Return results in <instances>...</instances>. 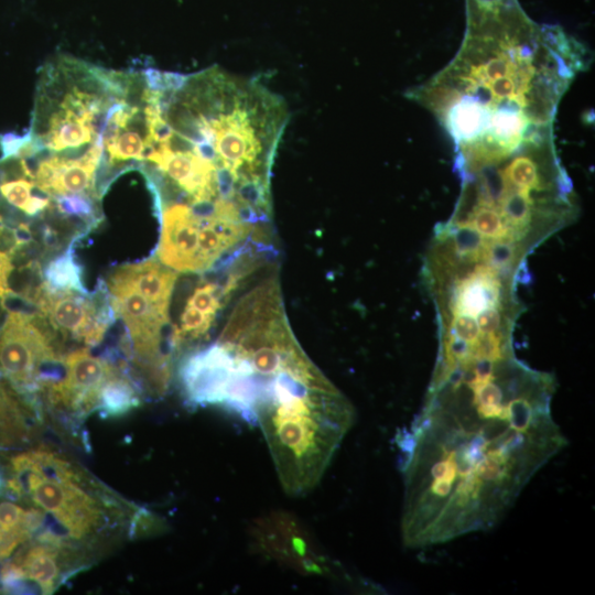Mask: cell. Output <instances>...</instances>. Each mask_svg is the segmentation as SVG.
I'll use <instances>...</instances> for the list:
<instances>
[{
    "mask_svg": "<svg viewBox=\"0 0 595 595\" xmlns=\"http://www.w3.org/2000/svg\"><path fill=\"white\" fill-rule=\"evenodd\" d=\"M553 380L511 354L488 377L468 354L440 358L424 407L398 440L408 548L493 528L565 445L551 414Z\"/></svg>",
    "mask_w": 595,
    "mask_h": 595,
    "instance_id": "6da1fadb",
    "label": "cell"
},
{
    "mask_svg": "<svg viewBox=\"0 0 595 595\" xmlns=\"http://www.w3.org/2000/svg\"><path fill=\"white\" fill-rule=\"evenodd\" d=\"M354 411L334 388L283 372L256 411L280 483L299 496L316 486L350 429Z\"/></svg>",
    "mask_w": 595,
    "mask_h": 595,
    "instance_id": "7a4b0ae2",
    "label": "cell"
},
{
    "mask_svg": "<svg viewBox=\"0 0 595 595\" xmlns=\"http://www.w3.org/2000/svg\"><path fill=\"white\" fill-rule=\"evenodd\" d=\"M10 468L33 505L66 531L68 538H91L104 524L102 501L93 494L84 470L50 448L13 455ZM22 496V497H23Z\"/></svg>",
    "mask_w": 595,
    "mask_h": 595,
    "instance_id": "3957f363",
    "label": "cell"
},
{
    "mask_svg": "<svg viewBox=\"0 0 595 595\" xmlns=\"http://www.w3.org/2000/svg\"><path fill=\"white\" fill-rule=\"evenodd\" d=\"M54 335L37 312L9 311L0 329V372L19 396L39 392L47 367L62 364Z\"/></svg>",
    "mask_w": 595,
    "mask_h": 595,
    "instance_id": "277c9868",
    "label": "cell"
},
{
    "mask_svg": "<svg viewBox=\"0 0 595 595\" xmlns=\"http://www.w3.org/2000/svg\"><path fill=\"white\" fill-rule=\"evenodd\" d=\"M32 305L54 333L89 347L102 340L117 318L104 280L88 294L52 290L44 282Z\"/></svg>",
    "mask_w": 595,
    "mask_h": 595,
    "instance_id": "5b68a950",
    "label": "cell"
},
{
    "mask_svg": "<svg viewBox=\"0 0 595 595\" xmlns=\"http://www.w3.org/2000/svg\"><path fill=\"white\" fill-rule=\"evenodd\" d=\"M253 547L286 566L306 575L333 572L328 560L302 524L288 512H270L251 528Z\"/></svg>",
    "mask_w": 595,
    "mask_h": 595,
    "instance_id": "8992f818",
    "label": "cell"
},
{
    "mask_svg": "<svg viewBox=\"0 0 595 595\" xmlns=\"http://www.w3.org/2000/svg\"><path fill=\"white\" fill-rule=\"evenodd\" d=\"M62 366L64 377L43 382L39 392L57 410L78 415L97 410L100 389L118 366L91 355L88 348L66 354Z\"/></svg>",
    "mask_w": 595,
    "mask_h": 595,
    "instance_id": "52a82bcc",
    "label": "cell"
},
{
    "mask_svg": "<svg viewBox=\"0 0 595 595\" xmlns=\"http://www.w3.org/2000/svg\"><path fill=\"white\" fill-rule=\"evenodd\" d=\"M155 208L161 223L159 260L176 272H203L198 249L199 217L183 202H163Z\"/></svg>",
    "mask_w": 595,
    "mask_h": 595,
    "instance_id": "ba28073f",
    "label": "cell"
},
{
    "mask_svg": "<svg viewBox=\"0 0 595 595\" xmlns=\"http://www.w3.org/2000/svg\"><path fill=\"white\" fill-rule=\"evenodd\" d=\"M73 554L63 538L45 531L21 548L12 561L21 566L25 581L35 583L42 594H51L62 582L64 566Z\"/></svg>",
    "mask_w": 595,
    "mask_h": 595,
    "instance_id": "9c48e42d",
    "label": "cell"
},
{
    "mask_svg": "<svg viewBox=\"0 0 595 595\" xmlns=\"http://www.w3.org/2000/svg\"><path fill=\"white\" fill-rule=\"evenodd\" d=\"M151 301L159 310L169 314V306L178 272L156 259L123 264L113 271Z\"/></svg>",
    "mask_w": 595,
    "mask_h": 595,
    "instance_id": "30bf717a",
    "label": "cell"
},
{
    "mask_svg": "<svg viewBox=\"0 0 595 595\" xmlns=\"http://www.w3.org/2000/svg\"><path fill=\"white\" fill-rule=\"evenodd\" d=\"M139 392L136 381L118 366L100 389L98 410L107 415L125 414L140 403Z\"/></svg>",
    "mask_w": 595,
    "mask_h": 595,
    "instance_id": "8fae6325",
    "label": "cell"
},
{
    "mask_svg": "<svg viewBox=\"0 0 595 595\" xmlns=\"http://www.w3.org/2000/svg\"><path fill=\"white\" fill-rule=\"evenodd\" d=\"M78 238H73L68 248L46 264L43 272L44 282L52 290L88 294L83 281V268L76 260L74 251Z\"/></svg>",
    "mask_w": 595,
    "mask_h": 595,
    "instance_id": "7c38bea8",
    "label": "cell"
},
{
    "mask_svg": "<svg viewBox=\"0 0 595 595\" xmlns=\"http://www.w3.org/2000/svg\"><path fill=\"white\" fill-rule=\"evenodd\" d=\"M29 431L23 404L0 380V445L22 442Z\"/></svg>",
    "mask_w": 595,
    "mask_h": 595,
    "instance_id": "4fadbf2b",
    "label": "cell"
},
{
    "mask_svg": "<svg viewBox=\"0 0 595 595\" xmlns=\"http://www.w3.org/2000/svg\"><path fill=\"white\" fill-rule=\"evenodd\" d=\"M0 194L10 205L31 217L43 215L51 207L50 198L37 193L34 183L25 176L2 180Z\"/></svg>",
    "mask_w": 595,
    "mask_h": 595,
    "instance_id": "5bb4252c",
    "label": "cell"
},
{
    "mask_svg": "<svg viewBox=\"0 0 595 595\" xmlns=\"http://www.w3.org/2000/svg\"><path fill=\"white\" fill-rule=\"evenodd\" d=\"M454 224H466L476 229L483 237L494 240L512 239V231L504 223L500 214L490 207L478 206L455 219Z\"/></svg>",
    "mask_w": 595,
    "mask_h": 595,
    "instance_id": "9a60e30c",
    "label": "cell"
},
{
    "mask_svg": "<svg viewBox=\"0 0 595 595\" xmlns=\"http://www.w3.org/2000/svg\"><path fill=\"white\" fill-rule=\"evenodd\" d=\"M447 235H451L453 249L458 256L470 261L482 259L486 241L476 229L466 224H453L441 229L440 236Z\"/></svg>",
    "mask_w": 595,
    "mask_h": 595,
    "instance_id": "2e32d148",
    "label": "cell"
},
{
    "mask_svg": "<svg viewBox=\"0 0 595 595\" xmlns=\"http://www.w3.org/2000/svg\"><path fill=\"white\" fill-rule=\"evenodd\" d=\"M226 299L223 285L213 281H202L193 290L186 304L215 318Z\"/></svg>",
    "mask_w": 595,
    "mask_h": 595,
    "instance_id": "e0dca14e",
    "label": "cell"
},
{
    "mask_svg": "<svg viewBox=\"0 0 595 595\" xmlns=\"http://www.w3.org/2000/svg\"><path fill=\"white\" fill-rule=\"evenodd\" d=\"M32 240L31 228L28 224L20 223L18 226H12L0 216V251L7 253L11 258Z\"/></svg>",
    "mask_w": 595,
    "mask_h": 595,
    "instance_id": "ac0fdd59",
    "label": "cell"
},
{
    "mask_svg": "<svg viewBox=\"0 0 595 595\" xmlns=\"http://www.w3.org/2000/svg\"><path fill=\"white\" fill-rule=\"evenodd\" d=\"M517 259V249L510 239H498L485 245L482 260L497 271L510 268Z\"/></svg>",
    "mask_w": 595,
    "mask_h": 595,
    "instance_id": "d6986e66",
    "label": "cell"
},
{
    "mask_svg": "<svg viewBox=\"0 0 595 595\" xmlns=\"http://www.w3.org/2000/svg\"><path fill=\"white\" fill-rule=\"evenodd\" d=\"M451 333L472 344L476 342L482 332L474 316L455 313L451 324Z\"/></svg>",
    "mask_w": 595,
    "mask_h": 595,
    "instance_id": "ffe728a7",
    "label": "cell"
},
{
    "mask_svg": "<svg viewBox=\"0 0 595 595\" xmlns=\"http://www.w3.org/2000/svg\"><path fill=\"white\" fill-rule=\"evenodd\" d=\"M24 508L21 506L3 500L0 502V526L1 528L7 531L12 528H15L20 524L25 523L24 521V515H25ZM26 526V524H25ZM28 527V526H26Z\"/></svg>",
    "mask_w": 595,
    "mask_h": 595,
    "instance_id": "44dd1931",
    "label": "cell"
},
{
    "mask_svg": "<svg viewBox=\"0 0 595 595\" xmlns=\"http://www.w3.org/2000/svg\"><path fill=\"white\" fill-rule=\"evenodd\" d=\"M476 322L482 333H497L501 329V315L494 306L480 311L476 315Z\"/></svg>",
    "mask_w": 595,
    "mask_h": 595,
    "instance_id": "7402d4cb",
    "label": "cell"
},
{
    "mask_svg": "<svg viewBox=\"0 0 595 595\" xmlns=\"http://www.w3.org/2000/svg\"><path fill=\"white\" fill-rule=\"evenodd\" d=\"M13 270L11 257L0 251V300H6L13 291L9 285V278Z\"/></svg>",
    "mask_w": 595,
    "mask_h": 595,
    "instance_id": "603a6c76",
    "label": "cell"
}]
</instances>
